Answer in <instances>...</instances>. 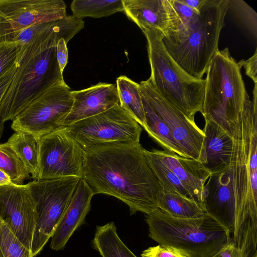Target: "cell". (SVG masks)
Returning <instances> with one entry per match:
<instances>
[{"label": "cell", "instance_id": "cell-4", "mask_svg": "<svg viewBox=\"0 0 257 257\" xmlns=\"http://www.w3.org/2000/svg\"><path fill=\"white\" fill-rule=\"evenodd\" d=\"M229 0H207L198 19L187 28H179L163 37L173 60L188 74L202 79L216 52Z\"/></svg>", "mask_w": 257, "mask_h": 257}, {"label": "cell", "instance_id": "cell-31", "mask_svg": "<svg viewBox=\"0 0 257 257\" xmlns=\"http://www.w3.org/2000/svg\"><path fill=\"white\" fill-rule=\"evenodd\" d=\"M230 8L233 7L248 31L256 38L257 14L245 2L239 0H229Z\"/></svg>", "mask_w": 257, "mask_h": 257}, {"label": "cell", "instance_id": "cell-8", "mask_svg": "<svg viewBox=\"0 0 257 257\" xmlns=\"http://www.w3.org/2000/svg\"><path fill=\"white\" fill-rule=\"evenodd\" d=\"M80 179L70 177L34 180L27 184L35 202V226L31 249L33 256L51 237Z\"/></svg>", "mask_w": 257, "mask_h": 257}, {"label": "cell", "instance_id": "cell-26", "mask_svg": "<svg viewBox=\"0 0 257 257\" xmlns=\"http://www.w3.org/2000/svg\"><path fill=\"white\" fill-rule=\"evenodd\" d=\"M143 152L150 167L162 186L164 192L177 193L191 199L178 178L162 161L156 149L147 150L144 148Z\"/></svg>", "mask_w": 257, "mask_h": 257}, {"label": "cell", "instance_id": "cell-1", "mask_svg": "<svg viewBox=\"0 0 257 257\" xmlns=\"http://www.w3.org/2000/svg\"><path fill=\"white\" fill-rule=\"evenodd\" d=\"M140 142H115L84 150L83 178L94 194L125 203L130 214H149L163 189L150 167Z\"/></svg>", "mask_w": 257, "mask_h": 257}, {"label": "cell", "instance_id": "cell-29", "mask_svg": "<svg viewBox=\"0 0 257 257\" xmlns=\"http://www.w3.org/2000/svg\"><path fill=\"white\" fill-rule=\"evenodd\" d=\"M0 249L3 257H34L1 219Z\"/></svg>", "mask_w": 257, "mask_h": 257}, {"label": "cell", "instance_id": "cell-5", "mask_svg": "<svg viewBox=\"0 0 257 257\" xmlns=\"http://www.w3.org/2000/svg\"><path fill=\"white\" fill-rule=\"evenodd\" d=\"M146 220L150 238L188 257H211L232 240L229 232L206 213L179 218L158 208L147 214Z\"/></svg>", "mask_w": 257, "mask_h": 257}, {"label": "cell", "instance_id": "cell-12", "mask_svg": "<svg viewBox=\"0 0 257 257\" xmlns=\"http://www.w3.org/2000/svg\"><path fill=\"white\" fill-rule=\"evenodd\" d=\"M66 15L62 0H0V43L15 41L23 30Z\"/></svg>", "mask_w": 257, "mask_h": 257}, {"label": "cell", "instance_id": "cell-3", "mask_svg": "<svg viewBox=\"0 0 257 257\" xmlns=\"http://www.w3.org/2000/svg\"><path fill=\"white\" fill-rule=\"evenodd\" d=\"M233 145L227 171L234 199L232 241L242 250L257 244V117L244 110L231 133Z\"/></svg>", "mask_w": 257, "mask_h": 257}, {"label": "cell", "instance_id": "cell-27", "mask_svg": "<svg viewBox=\"0 0 257 257\" xmlns=\"http://www.w3.org/2000/svg\"><path fill=\"white\" fill-rule=\"evenodd\" d=\"M70 8L74 17L100 18L123 12L122 0H74Z\"/></svg>", "mask_w": 257, "mask_h": 257}, {"label": "cell", "instance_id": "cell-15", "mask_svg": "<svg viewBox=\"0 0 257 257\" xmlns=\"http://www.w3.org/2000/svg\"><path fill=\"white\" fill-rule=\"evenodd\" d=\"M122 3L124 13L142 31L154 30L166 37L181 24L171 0H122Z\"/></svg>", "mask_w": 257, "mask_h": 257}, {"label": "cell", "instance_id": "cell-9", "mask_svg": "<svg viewBox=\"0 0 257 257\" xmlns=\"http://www.w3.org/2000/svg\"><path fill=\"white\" fill-rule=\"evenodd\" d=\"M84 150L115 142H140L142 127L117 104L64 127Z\"/></svg>", "mask_w": 257, "mask_h": 257}, {"label": "cell", "instance_id": "cell-23", "mask_svg": "<svg viewBox=\"0 0 257 257\" xmlns=\"http://www.w3.org/2000/svg\"><path fill=\"white\" fill-rule=\"evenodd\" d=\"M119 104L144 128L146 121L140 85L125 75L116 78Z\"/></svg>", "mask_w": 257, "mask_h": 257}, {"label": "cell", "instance_id": "cell-32", "mask_svg": "<svg viewBox=\"0 0 257 257\" xmlns=\"http://www.w3.org/2000/svg\"><path fill=\"white\" fill-rule=\"evenodd\" d=\"M181 21L179 28H187L194 23L200 16V12L189 7L179 0H171Z\"/></svg>", "mask_w": 257, "mask_h": 257}, {"label": "cell", "instance_id": "cell-19", "mask_svg": "<svg viewBox=\"0 0 257 257\" xmlns=\"http://www.w3.org/2000/svg\"><path fill=\"white\" fill-rule=\"evenodd\" d=\"M156 151L163 163L181 182L191 199L202 207L204 187L211 175L210 172L198 160L180 156L166 150L156 149Z\"/></svg>", "mask_w": 257, "mask_h": 257}, {"label": "cell", "instance_id": "cell-28", "mask_svg": "<svg viewBox=\"0 0 257 257\" xmlns=\"http://www.w3.org/2000/svg\"><path fill=\"white\" fill-rule=\"evenodd\" d=\"M0 169L13 184L21 185L30 174L18 155L8 142L0 144Z\"/></svg>", "mask_w": 257, "mask_h": 257}, {"label": "cell", "instance_id": "cell-37", "mask_svg": "<svg viewBox=\"0 0 257 257\" xmlns=\"http://www.w3.org/2000/svg\"><path fill=\"white\" fill-rule=\"evenodd\" d=\"M16 68L17 64L0 79V101L11 81Z\"/></svg>", "mask_w": 257, "mask_h": 257}, {"label": "cell", "instance_id": "cell-21", "mask_svg": "<svg viewBox=\"0 0 257 257\" xmlns=\"http://www.w3.org/2000/svg\"><path fill=\"white\" fill-rule=\"evenodd\" d=\"M141 95L146 121L144 129L164 150L185 157L167 124L152 108L145 96L141 93Z\"/></svg>", "mask_w": 257, "mask_h": 257}, {"label": "cell", "instance_id": "cell-35", "mask_svg": "<svg viewBox=\"0 0 257 257\" xmlns=\"http://www.w3.org/2000/svg\"><path fill=\"white\" fill-rule=\"evenodd\" d=\"M242 66L245 70V74L254 83H257V49L254 54L246 60H242Z\"/></svg>", "mask_w": 257, "mask_h": 257}, {"label": "cell", "instance_id": "cell-36", "mask_svg": "<svg viewBox=\"0 0 257 257\" xmlns=\"http://www.w3.org/2000/svg\"><path fill=\"white\" fill-rule=\"evenodd\" d=\"M211 257H243L240 250L232 240L225 247Z\"/></svg>", "mask_w": 257, "mask_h": 257}, {"label": "cell", "instance_id": "cell-7", "mask_svg": "<svg viewBox=\"0 0 257 257\" xmlns=\"http://www.w3.org/2000/svg\"><path fill=\"white\" fill-rule=\"evenodd\" d=\"M142 32L147 41L151 83L167 101L194 120L196 113L202 110L205 79L191 76L173 60L164 45L162 33L151 29Z\"/></svg>", "mask_w": 257, "mask_h": 257}, {"label": "cell", "instance_id": "cell-25", "mask_svg": "<svg viewBox=\"0 0 257 257\" xmlns=\"http://www.w3.org/2000/svg\"><path fill=\"white\" fill-rule=\"evenodd\" d=\"M158 207L169 215L179 218H193L206 213L194 200L175 193H161L158 199Z\"/></svg>", "mask_w": 257, "mask_h": 257}, {"label": "cell", "instance_id": "cell-33", "mask_svg": "<svg viewBox=\"0 0 257 257\" xmlns=\"http://www.w3.org/2000/svg\"><path fill=\"white\" fill-rule=\"evenodd\" d=\"M141 257H188L174 248L158 245L144 250Z\"/></svg>", "mask_w": 257, "mask_h": 257}, {"label": "cell", "instance_id": "cell-30", "mask_svg": "<svg viewBox=\"0 0 257 257\" xmlns=\"http://www.w3.org/2000/svg\"><path fill=\"white\" fill-rule=\"evenodd\" d=\"M24 45L20 41L0 43V79L17 64Z\"/></svg>", "mask_w": 257, "mask_h": 257}, {"label": "cell", "instance_id": "cell-14", "mask_svg": "<svg viewBox=\"0 0 257 257\" xmlns=\"http://www.w3.org/2000/svg\"><path fill=\"white\" fill-rule=\"evenodd\" d=\"M0 219L31 250L35 226V202L27 184L0 186Z\"/></svg>", "mask_w": 257, "mask_h": 257}, {"label": "cell", "instance_id": "cell-20", "mask_svg": "<svg viewBox=\"0 0 257 257\" xmlns=\"http://www.w3.org/2000/svg\"><path fill=\"white\" fill-rule=\"evenodd\" d=\"M205 120L201 163L211 174L220 173L229 165L233 145L232 136L214 121Z\"/></svg>", "mask_w": 257, "mask_h": 257}, {"label": "cell", "instance_id": "cell-24", "mask_svg": "<svg viewBox=\"0 0 257 257\" xmlns=\"http://www.w3.org/2000/svg\"><path fill=\"white\" fill-rule=\"evenodd\" d=\"M92 244L102 257H137L120 239L112 222L96 227Z\"/></svg>", "mask_w": 257, "mask_h": 257}, {"label": "cell", "instance_id": "cell-18", "mask_svg": "<svg viewBox=\"0 0 257 257\" xmlns=\"http://www.w3.org/2000/svg\"><path fill=\"white\" fill-rule=\"evenodd\" d=\"M94 193L83 179H80L70 201L51 236L50 247L63 249L68 240L84 221L90 209Z\"/></svg>", "mask_w": 257, "mask_h": 257}, {"label": "cell", "instance_id": "cell-6", "mask_svg": "<svg viewBox=\"0 0 257 257\" xmlns=\"http://www.w3.org/2000/svg\"><path fill=\"white\" fill-rule=\"evenodd\" d=\"M242 60L237 62L228 49L218 50L206 71L201 113L231 134L243 109L248 94L241 74Z\"/></svg>", "mask_w": 257, "mask_h": 257}, {"label": "cell", "instance_id": "cell-13", "mask_svg": "<svg viewBox=\"0 0 257 257\" xmlns=\"http://www.w3.org/2000/svg\"><path fill=\"white\" fill-rule=\"evenodd\" d=\"M141 93L169 127L185 157L202 162L204 134L196 124L167 101L154 88L150 80L139 83Z\"/></svg>", "mask_w": 257, "mask_h": 257}, {"label": "cell", "instance_id": "cell-22", "mask_svg": "<svg viewBox=\"0 0 257 257\" xmlns=\"http://www.w3.org/2000/svg\"><path fill=\"white\" fill-rule=\"evenodd\" d=\"M40 139L28 133L16 132L7 142L34 180H38L39 173Z\"/></svg>", "mask_w": 257, "mask_h": 257}, {"label": "cell", "instance_id": "cell-40", "mask_svg": "<svg viewBox=\"0 0 257 257\" xmlns=\"http://www.w3.org/2000/svg\"><path fill=\"white\" fill-rule=\"evenodd\" d=\"M0 257H3L0 249Z\"/></svg>", "mask_w": 257, "mask_h": 257}, {"label": "cell", "instance_id": "cell-11", "mask_svg": "<svg viewBox=\"0 0 257 257\" xmlns=\"http://www.w3.org/2000/svg\"><path fill=\"white\" fill-rule=\"evenodd\" d=\"M84 150L64 127L45 135L39 141L38 180L83 178Z\"/></svg>", "mask_w": 257, "mask_h": 257}, {"label": "cell", "instance_id": "cell-34", "mask_svg": "<svg viewBox=\"0 0 257 257\" xmlns=\"http://www.w3.org/2000/svg\"><path fill=\"white\" fill-rule=\"evenodd\" d=\"M56 55L60 70L63 72L68 62L67 43L63 38L60 39L57 43Z\"/></svg>", "mask_w": 257, "mask_h": 257}, {"label": "cell", "instance_id": "cell-38", "mask_svg": "<svg viewBox=\"0 0 257 257\" xmlns=\"http://www.w3.org/2000/svg\"><path fill=\"white\" fill-rule=\"evenodd\" d=\"M181 3L189 7L200 11L201 8L206 4L207 0H179Z\"/></svg>", "mask_w": 257, "mask_h": 257}, {"label": "cell", "instance_id": "cell-17", "mask_svg": "<svg viewBox=\"0 0 257 257\" xmlns=\"http://www.w3.org/2000/svg\"><path fill=\"white\" fill-rule=\"evenodd\" d=\"M73 104L62 127L103 112L119 104L116 85L99 82L87 88L71 91Z\"/></svg>", "mask_w": 257, "mask_h": 257}, {"label": "cell", "instance_id": "cell-16", "mask_svg": "<svg viewBox=\"0 0 257 257\" xmlns=\"http://www.w3.org/2000/svg\"><path fill=\"white\" fill-rule=\"evenodd\" d=\"M202 207L206 214L226 229L230 235L233 234L235 205L230 190L227 169L210 175L204 185Z\"/></svg>", "mask_w": 257, "mask_h": 257}, {"label": "cell", "instance_id": "cell-39", "mask_svg": "<svg viewBox=\"0 0 257 257\" xmlns=\"http://www.w3.org/2000/svg\"><path fill=\"white\" fill-rule=\"evenodd\" d=\"M12 183L9 176L0 169V186Z\"/></svg>", "mask_w": 257, "mask_h": 257}, {"label": "cell", "instance_id": "cell-10", "mask_svg": "<svg viewBox=\"0 0 257 257\" xmlns=\"http://www.w3.org/2000/svg\"><path fill=\"white\" fill-rule=\"evenodd\" d=\"M70 87L60 81L34 100L12 121L15 132L31 134L41 138L62 126L73 104Z\"/></svg>", "mask_w": 257, "mask_h": 257}, {"label": "cell", "instance_id": "cell-2", "mask_svg": "<svg viewBox=\"0 0 257 257\" xmlns=\"http://www.w3.org/2000/svg\"><path fill=\"white\" fill-rule=\"evenodd\" d=\"M77 33L74 20L65 16L44 23L42 30L24 43L16 70L0 101V139L6 121L13 120L44 91L64 80L56 46L60 39L67 43Z\"/></svg>", "mask_w": 257, "mask_h": 257}]
</instances>
